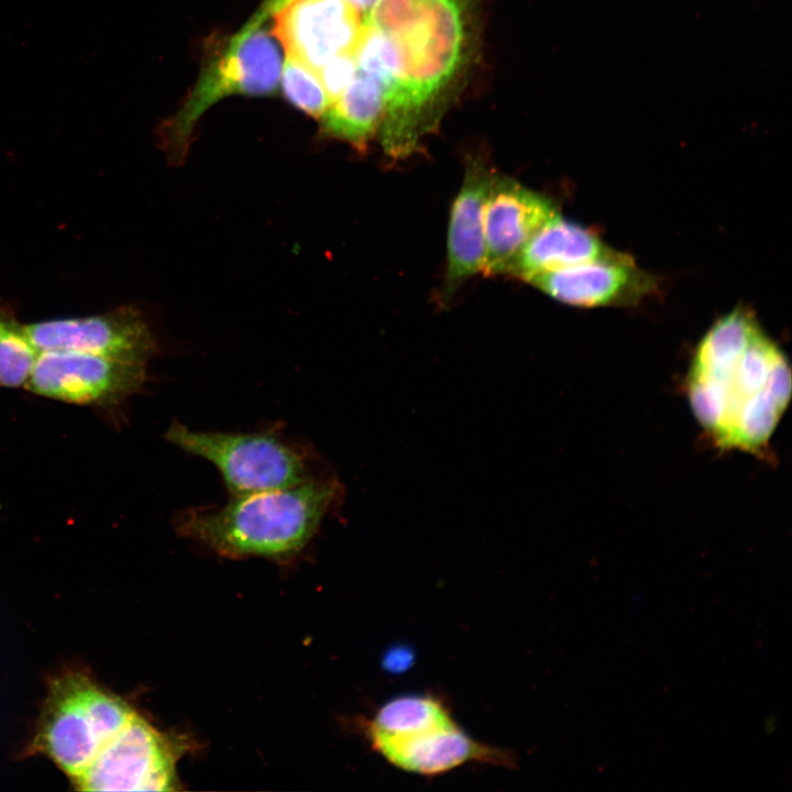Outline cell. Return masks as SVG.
<instances>
[{
    "mask_svg": "<svg viewBox=\"0 0 792 792\" xmlns=\"http://www.w3.org/2000/svg\"><path fill=\"white\" fill-rule=\"evenodd\" d=\"M685 387L696 421L716 448L760 454L789 406L792 374L756 318L736 308L698 342Z\"/></svg>",
    "mask_w": 792,
    "mask_h": 792,
    "instance_id": "cell-1",
    "label": "cell"
},
{
    "mask_svg": "<svg viewBox=\"0 0 792 792\" xmlns=\"http://www.w3.org/2000/svg\"><path fill=\"white\" fill-rule=\"evenodd\" d=\"M471 0H376L372 23L396 44L404 76L380 125L385 152L413 153L433 124L432 109L466 54Z\"/></svg>",
    "mask_w": 792,
    "mask_h": 792,
    "instance_id": "cell-2",
    "label": "cell"
},
{
    "mask_svg": "<svg viewBox=\"0 0 792 792\" xmlns=\"http://www.w3.org/2000/svg\"><path fill=\"white\" fill-rule=\"evenodd\" d=\"M342 497L336 475L311 476L290 487L232 496L220 507L183 510L174 528L222 557L285 561L308 544Z\"/></svg>",
    "mask_w": 792,
    "mask_h": 792,
    "instance_id": "cell-3",
    "label": "cell"
},
{
    "mask_svg": "<svg viewBox=\"0 0 792 792\" xmlns=\"http://www.w3.org/2000/svg\"><path fill=\"white\" fill-rule=\"evenodd\" d=\"M135 713L86 669H65L47 685L29 754L48 758L73 782Z\"/></svg>",
    "mask_w": 792,
    "mask_h": 792,
    "instance_id": "cell-4",
    "label": "cell"
},
{
    "mask_svg": "<svg viewBox=\"0 0 792 792\" xmlns=\"http://www.w3.org/2000/svg\"><path fill=\"white\" fill-rule=\"evenodd\" d=\"M367 737L391 765L415 774H442L474 761L512 765L509 754L469 736L431 695L389 700L369 723Z\"/></svg>",
    "mask_w": 792,
    "mask_h": 792,
    "instance_id": "cell-5",
    "label": "cell"
},
{
    "mask_svg": "<svg viewBox=\"0 0 792 792\" xmlns=\"http://www.w3.org/2000/svg\"><path fill=\"white\" fill-rule=\"evenodd\" d=\"M282 66L273 36L248 21L207 63L184 105L161 127L160 140L168 160L178 164L185 158L198 119L222 98L273 94Z\"/></svg>",
    "mask_w": 792,
    "mask_h": 792,
    "instance_id": "cell-6",
    "label": "cell"
},
{
    "mask_svg": "<svg viewBox=\"0 0 792 792\" xmlns=\"http://www.w3.org/2000/svg\"><path fill=\"white\" fill-rule=\"evenodd\" d=\"M165 438L184 452L212 463L232 496L286 488L312 476L306 458L272 432L196 431L174 422Z\"/></svg>",
    "mask_w": 792,
    "mask_h": 792,
    "instance_id": "cell-7",
    "label": "cell"
},
{
    "mask_svg": "<svg viewBox=\"0 0 792 792\" xmlns=\"http://www.w3.org/2000/svg\"><path fill=\"white\" fill-rule=\"evenodd\" d=\"M185 748L136 712L72 784L80 791H174Z\"/></svg>",
    "mask_w": 792,
    "mask_h": 792,
    "instance_id": "cell-8",
    "label": "cell"
},
{
    "mask_svg": "<svg viewBox=\"0 0 792 792\" xmlns=\"http://www.w3.org/2000/svg\"><path fill=\"white\" fill-rule=\"evenodd\" d=\"M145 382V364L74 351H42L24 386L65 403L106 406L119 404Z\"/></svg>",
    "mask_w": 792,
    "mask_h": 792,
    "instance_id": "cell-9",
    "label": "cell"
},
{
    "mask_svg": "<svg viewBox=\"0 0 792 792\" xmlns=\"http://www.w3.org/2000/svg\"><path fill=\"white\" fill-rule=\"evenodd\" d=\"M25 333L42 351H74L122 362L146 364L156 353L155 338L140 311H112L24 324Z\"/></svg>",
    "mask_w": 792,
    "mask_h": 792,
    "instance_id": "cell-10",
    "label": "cell"
},
{
    "mask_svg": "<svg viewBox=\"0 0 792 792\" xmlns=\"http://www.w3.org/2000/svg\"><path fill=\"white\" fill-rule=\"evenodd\" d=\"M367 12L345 0H289L272 15L273 33L287 55L318 73L338 56L355 58Z\"/></svg>",
    "mask_w": 792,
    "mask_h": 792,
    "instance_id": "cell-11",
    "label": "cell"
},
{
    "mask_svg": "<svg viewBox=\"0 0 792 792\" xmlns=\"http://www.w3.org/2000/svg\"><path fill=\"white\" fill-rule=\"evenodd\" d=\"M559 211L544 196L495 176L484 206L485 275L510 274L529 239Z\"/></svg>",
    "mask_w": 792,
    "mask_h": 792,
    "instance_id": "cell-12",
    "label": "cell"
},
{
    "mask_svg": "<svg viewBox=\"0 0 792 792\" xmlns=\"http://www.w3.org/2000/svg\"><path fill=\"white\" fill-rule=\"evenodd\" d=\"M527 282L558 301L586 308L636 302L654 285L628 255L542 273Z\"/></svg>",
    "mask_w": 792,
    "mask_h": 792,
    "instance_id": "cell-13",
    "label": "cell"
},
{
    "mask_svg": "<svg viewBox=\"0 0 792 792\" xmlns=\"http://www.w3.org/2000/svg\"><path fill=\"white\" fill-rule=\"evenodd\" d=\"M493 177L492 170L482 160L470 161L462 186L451 206L444 287L447 297L461 283L483 270L484 206Z\"/></svg>",
    "mask_w": 792,
    "mask_h": 792,
    "instance_id": "cell-14",
    "label": "cell"
},
{
    "mask_svg": "<svg viewBox=\"0 0 792 792\" xmlns=\"http://www.w3.org/2000/svg\"><path fill=\"white\" fill-rule=\"evenodd\" d=\"M625 255L609 248L588 229L558 213L529 239L510 274L527 282L542 273Z\"/></svg>",
    "mask_w": 792,
    "mask_h": 792,
    "instance_id": "cell-15",
    "label": "cell"
},
{
    "mask_svg": "<svg viewBox=\"0 0 792 792\" xmlns=\"http://www.w3.org/2000/svg\"><path fill=\"white\" fill-rule=\"evenodd\" d=\"M386 105L384 86L365 75L356 74L344 91L323 114L320 132L363 150L380 129Z\"/></svg>",
    "mask_w": 792,
    "mask_h": 792,
    "instance_id": "cell-16",
    "label": "cell"
},
{
    "mask_svg": "<svg viewBox=\"0 0 792 792\" xmlns=\"http://www.w3.org/2000/svg\"><path fill=\"white\" fill-rule=\"evenodd\" d=\"M38 353L25 333L24 324L0 304V385H25Z\"/></svg>",
    "mask_w": 792,
    "mask_h": 792,
    "instance_id": "cell-17",
    "label": "cell"
},
{
    "mask_svg": "<svg viewBox=\"0 0 792 792\" xmlns=\"http://www.w3.org/2000/svg\"><path fill=\"white\" fill-rule=\"evenodd\" d=\"M282 73V88L289 102L319 119L330 101L318 74L290 55L286 56Z\"/></svg>",
    "mask_w": 792,
    "mask_h": 792,
    "instance_id": "cell-18",
    "label": "cell"
},
{
    "mask_svg": "<svg viewBox=\"0 0 792 792\" xmlns=\"http://www.w3.org/2000/svg\"><path fill=\"white\" fill-rule=\"evenodd\" d=\"M317 74L331 103L344 91L359 72L355 58L352 55H342L327 63Z\"/></svg>",
    "mask_w": 792,
    "mask_h": 792,
    "instance_id": "cell-19",
    "label": "cell"
},
{
    "mask_svg": "<svg viewBox=\"0 0 792 792\" xmlns=\"http://www.w3.org/2000/svg\"><path fill=\"white\" fill-rule=\"evenodd\" d=\"M279 6H284L289 0H275ZM352 6H354L358 10L362 12H367L372 9L376 0H345Z\"/></svg>",
    "mask_w": 792,
    "mask_h": 792,
    "instance_id": "cell-20",
    "label": "cell"
}]
</instances>
